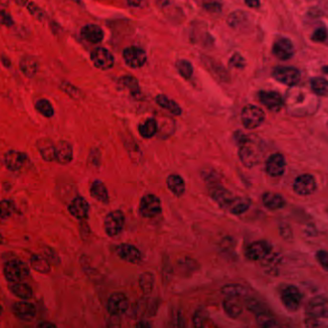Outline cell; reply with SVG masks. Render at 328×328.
<instances>
[{
    "mask_svg": "<svg viewBox=\"0 0 328 328\" xmlns=\"http://www.w3.org/2000/svg\"><path fill=\"white\" fill-rule=\"evenodd\" d=\"M235 140L239 145L238 154L241 162L246 167H254L261 159L262 149L260 143L240 132L235 134Z\"/></svg>",
    "mask_w": 328,
    "mask_h": 328,
    "instance_id": "obj_1",
    "label": "cell"
},
{
    "mask_svg": "<svg viewBox=\"0 0 328 328\" xmlns=\"http://www.w3.org/2000/svg\"><path fill=\"white\" fill-rule=\"evenodd\" d=\"M206 181H207V189L210 198L213 201H216L221 208L227 209L229 203L234 197L233 193L228 190L226 187H224L216 179L212 178L210 174L206 178Z\"/></svg>",
    "mask_w": 328,
    "mask_h": 328,
    "instance_id": "obj_2",
    "label": "cell"
},
{
    "mask_svg": "<svg viewBox=\"0 0 328 328\" xmlns=\"http://www.w3.org/2000/svg\"><path fill=\"white\" fill-rule=\"evenodd\" d=\"M3 273L6 279L13 284L22 282L30 275L28 266L19 259H12L7 261L4 265Z\"/></svg>",
    "mask_w": 328,
    "mask_h": 328,
    "instance_id": "obj_3",
    "label": "cell"
},
{
    "mask_svg": "<svg viewBox=\"0 0 328 328\" xmlns=\"http://www.w3.org/2000/svg\"><path fill=\"white\" fill-rule=\"evenodd\" d=\"M306 103H313L317 104V99H307L305 94L298 93V94H288L286 99L287 107L290 112H296V115H300V113H304V115H308V113H313L316 110V106H311L305 104Z\"/></svg>",
    "mask_w": 328,
    "mask_h": 328,
    "instance_id": "obj_4",
    "label": "cell"
},
{
    "mask_svg": "<svg viewBox=\"0 0 328 328\" xmlns=\"http://www.w3.org/2000/svg\"><path fill=\"white\" fill-rule=\"evenodd\" d=\"M264 112L254 105L245 106L241 113V122L247 130H254L264 122Z\"/></svg>",
    "mask_w": 328,
    "mask_h": 328,
    "instance_id": "obj_5",
    "label": "cell"
},
{
    "mask_svg": "<svg viewBox=\"0 0 328 328\" xmlns=\"http://www.w3.org/2000/svg\"><path fill=\"white\" fill-rule=\"evenodd\" d=\"M125 226V215L121 210L108 213L104 220V228L106 234L115 237L122 233Z\"/></svg>",
    "mask_w": 328,
    "mask_h": 328,
    "instance_id": "obj_6",
    "label": "cell"
},
{
    "mask_svg": "<svg viewBox=\"0 0 328 328\" xmlns=\"http://www.w3.org/2000/svg\"><path fill=\"white\" fill-rule=\"evenodd\" d=\"M272 74L277 82L289 86L296 85L300 80L299 71L292 66H276Z\"/></svg>",
    "mask_w": 328,
    "mask_h": 328,
    "instance_id": "obj_7",
    "label": "cell"
},
{
    "mask_svg": "<svg viewBox=\"0 0 328 328\" xmlns=\"http://www.w3.org/2000/svg\"><path fill=\"white\" fill-rule=\"evenodd\" d=\"M161 211V201L154 194L144 195L139 203V212L145 218H153Z\"/></svg>",
    "mask_w": 328,
    "mask_h": 328,
    "instance_id": "obj_8",
    "label": "cell"
},
{
    "mask_svg": "<svg viewBox=\"0 0 328 328\" xmlns=\"http://www.w3.org/2000/svg\"><path fill=\"white\" fill-rule=\"evenodd\" d=\"M129 299L127 296L123 293H114L107 298L106 308L108 313L113 316L118 317L125 314L129 309Z\"/></svg>",
    "mask_w": 328,
    "mask_h": 328,
    "instance_id": "obj_9",
    "label": "cell"
},
{
    "mask_svg": "<svg viewBox=\"0 0 328 328\" xmlns=\"http://www.w3.org/2000/svg\"><path fill=\"white\" fill-rule=\"evenodd\" d=\"M281 300L283 305L289 311H296L302 300V295L296 286L288 285L281 291Z\"/></svg>",
    "mask_w": 328,
    "mask_h": 328,
    "instance_id": "obj_10",
    "label": "cell"
},
{
    "mask_svg": "<svg viewBox=\"0 0 328 328\" xmlns=\"http://www.w3.org/2000/svg\"><path fill=\"white\" fill-rule=\"evenodd\" d=\"M272 251V246L268 241L260 240L250 244L246 249V257L250 260L257 261L266 258Z\"/></svg>",
    "mask_w": 328,
    "mask_h": 328,
    "instance_id": "obj_11",
    "label": "cell"
},
{
    "mask_svg": "<svg viewBox=\"0 0 328 328\" xmlns=\"http://www.w3.org/2000/svg\"><path fill=\"white\" fill-rule=\"evenodd\" d=\"M123 58L125 63L132 68H139L143 66L147 61L145 51L137 46H130L123 51Z\"/></svg>",
    "mask_w": 328,
    "mask_h": 328,
    "instance_id": "obj_12",
    "label": "cell"
},
{
    "mask_svg": "<svg viewBox=\"0 0 328 328\" xmlns=\"http://www.w3.org/2000/svg\"><path fill=\"white\" fill-rule=\"evenodd\" d=\"M90 58L96 67L102 70L111 69L115 64V58L113 54L103 47L95 48L90 54Z\"/></svg>",
    "mask_w": 328,
    "mask_h": 328,
    "instance_id": "obj_13",
    "label": "cell"
},
{
    "mask_svg": "<svg viewBox=\"0 0 328 328\" xmlns=\"http://www.w3.org/2000/svg\"><path fill=\"white\" fill-rule=\"evenodd\" d=\"M316 187H317V183L315 178L308 174L298 176L293 184L294 191L300 196H307L312 194L316 190Z\"/></svg>",
    "mask_w": 328,
    "mask_h": 328,
    "instance_id": "obj_14",
    "label": "cell"
},
{
    "mask_svg": "<svg viewBox=\"0 0 328 328\" xmlns=\"http://www.w3.org/2000/svg\"><path fill=\"white\" fill-rule=\"evenodd\" d=\"M258 99L262 105L272 112H279L283 106V99L278 92L262 90L258 93Z\"/></svg>",
    "mask_w": 328,
    "mask_h": 328,
    "instance_id": "obj_15",
    "label": "cell"
},
{
    "mask_svg": "<svg viewBox=\"0 0 328 328\" xmlns=\"http://www.w3.org/2000/svg\"><path fill=\"white\" fill-rule=\"evenodd\" d=\"M266 172L271 177H280L285 171V158L281 154H273L266 161Z\"/></svg>",
    "mask_w": 328,
    "mask_h": 328,
    "instance_id": "obj_16",
    "label": "cell"
},
{
    "mask_svg": "<svg viewBox=\"0 0 328 328\" xmlns=\"http://www.w3.org/2000/svg\"><path fill=\"white\" fill-rule=\"evenodd\" d=\"M306 311L311 317L328 318V298L322 296L314 297L309 301Z\"/></svg>",
    "mask_w": 328,
    "mask_h": 328,
    "instance_id": "obj_17",
    "label": "cell"
},
{
    "mask_svg": "<svg viewBox=\"0 0 328 328\" xmlns=\"http://www.w3.org/2000/svg\"><path fill=\"white\" fill-rule=\"evenodd\" d=\"M273 53L277 59L281 61H287L294 56L295 48L290 40L281 38L274 43Z\"/></svg>",
    "mask_w": 328,
    "mask_h": 328,
    "instance_id": "obj_18",
    "label": "cell"
},
{
    "mask_svg": "<svg viewBox=\"0 0 328 328\" xmlns=\"http://www.w3.org/2000/svg\"><path fill=\"white\" fill-rule=\"evenodd\" d=\"M27 160L28 158L26 154L15 150L9 151L4 158L6 167L13 172H17L22 169V167L25 165Z\"/></svg>",
    "mask_w": 328,
    "mask_h": 328,
    "instance_id": "obj_19",
    "label": "cell"
},
{
    "mask_svg": "<svg viewBox=\"0 0 328 328\" xmlns=\"http://www.w3.org/2000/svg\"><path fill=\"white\" fill-rule=\"evenodd\" d=\"M13 314L22 321H30L36 317L37 311L34 304L27 301H19L13 305Z\"/></svg>",
    "mask_w": 328,
    "mask_h": 328,
    "instance_id": "obj_20",
    "label": "cell"
},
{
    "mask_svg": "<svg viewBox=\"0 0 328 328\" xmlns=\"http://www.w3.org/2000/svg\"><path fill=\"white\" fill-rule=\"evenodd\" d=\"M73 159V149L68 141L61 140L56 144L55 160L63 165L70 163Z\"/></svg>",
    "mask_w": 328,
    "mask_h": 328,
    "instance_id": "obj_21",
    "label": "cell"
},
{
    "mask_svg": "<svg viewBox=\"0 0 328 328\" xmlns=\"http://www.w3.org/2000/svg\"><path fill=\"white\" fill-rule=\"evenodd\" d=\"M118 256L128 263L136 264L141 260V253L137 247L131 244H121L117 247Z\"/></svg>",
    "mask_w": 328,
    "mask_h": 328,
    "instance_id": "obj_22",
    "label": "cell"
},
{
    "mask_svg": "<svg viewBox=\"0 0 328 328\" xmlns=\"http://www.w3.org/2000/svg\"><path fill=\"white\" fill-rule=\"evenodd\" d=\"M69 213L79 220L86 219L89 213V204L82 197H77L68 206Z\"/></svg>",
    "mask_w": 328,
    "mask_h": 328,
    "instance_id": "obj_23",
    "label": "cell"
},
{
    "mask_svg": "<svg viewBox=\"0 0 328 328\" xmlns=\"http://www.w3.org/2000/svg\"><path fill=\"white\" fill-rule=\"evenodd\" d=\"M36 145L43 160L47 162H51L55 160L56 145L50 138H39L36 142Z\"/></svg>",
    "mask_w": 328,
    "mask_h": 328,
    "instance_id": "obj_24",
    "label": "cell"
},
{
    "mask_svg": "<svg viewBox=\"0 0 328 328\" xmlns=\"http://www.w3.org/2000/svg\"><path fill=\"white\" fill-rule=\"evenodd\" d=\"M82 38L90 43H101L104 39V32L101 27L95 24H87L81 31Z\"/></svg>",
    "mask_w": 328,
    "mask_h": 328,
    "instance_id": "obj_25",
    "label": "cell"
},
{
    "mask_svg": "<svg viewBox=\"0 0 328 328\" xmlns=\"http://www.w3.org/2000/svg\"><path fill=\"white\" fill-rule=\"evenodd\" d=\"M252 205V201L247 197H233V200L229 203L227 210L233 215H241L249 210Z\"/></svg>",
    "mask_w": 328,
    "mask_h": 328,
    "instance_id": "obj_26",
    "label": "cell"
},
{
    "mask_svg": "<svg viewBox=\"0 0 328 328\" xmlns=\"http://www.w3.org/2000/svg\"><path fill=\"white\" fill-rule=\"evenodd\" d=\"M262 202L265 207L270 210H277L285 205V199L277 193L266 192L262 196Z\"/></svg>",
    "mask_w": 328,
    "mask_h": 328,
    "instance_id": "obj_27",
    "label": "cell"
},
{
    "mask_svg": "<svg viewBox=\"0 0 328 328\" xmlns=\"http://www.w3.org/2000/svg\"><path fill=\"white\" fill-rule=\"evenodd\" d=\"M221 294L228 298H242L249 295V290L241 284H227L221 288Z\"/></svg>",
    "mask_w": 328,
    "mask_h": 328,
    "instance_id": "obj_28",
    "label": "cell"
},
{
    "mask_svg": "<svg viewBox=\"0 0 328 328\" xmlns=\"http://www.w3.org/2000/svg\"><path fill=\"white\" fill-rule=\"evenodd\" d=\"M156 102L159 106H161L164 110H167L172 115L176 117H180L182 113L180 105L176 101L170 99L168 96L159 94L156 97Z\"/></svg>",
    "mask_w": 328,
    "mask_h": 328,
    "instance_id": "obj_29",
    "label": "cell"
},
{
    "mask_svg": "<svg viewBox=\"0 0 328 328\" xmlns=\"http://www.w3.org/2000/svg\"><path fill=\"white\" fill-rule=\"evenodd\" d=\"M90 194L97 201H101L103 203H107L110 201L106 185L101 180H96L92 182L90 186Z\"/></svg>",
    "mask_w": 328,
    "mask_h": 328,
    "instance_id": "obj_30",
    "label": "cell"
},
{
    "mask_svg": "<svg viewBox=\"0 0 328 328\" xmlns=\"http://www.w3.org/2000/svg\"><path fill=\"white\" fill-rule=\"evenodd\" d=\"M139 135L143 138H152L158 132V123L154 118H148L138 126Z\"/></svg>",
    "mask_w": 328,
    "mask_h": 328,
    "instance_id": "obj_31",
    "label": "cell"
},
{
    "mask_svg": "<svg viewBox=\"0 0 328 328\" xmlns=\"http://www.w3.org/2000/svg\"><path fill=\"white\" fill-rule=\"evenodd\" d=\"M30 266L33 270L41 274H48L51 271V264L43 254H33L30 258Z\"/></svg>",
    "mask_w": 328,
    "mask_h": 328,
    "instance_id": "obj_32",
    "label": "cell"
},
{
    "mask_svg": "<svg viewBox=\"0 0 328 328\" xmlns=\"http://www.w3.org/2000/svg\"><path fill=\"white\" fill-rule=\"evenodd\" d=\"M167 187L177 196H181L185 192V182L178 174H172L167 178Z\"/></svg>",
    "mask_w": 328,
    "mask_h": 328,
    "instance_id": "obj_33",
    "label": "cell"
},
{
    "mask_svg": "<svg viewBox=\"0 0 328 328\" xmlns=\"http://www.w3.org/2000/svg\"><path fill=\"white\" fill-rule=\"evenodd\" d=\"M223 309L227 316L232 318H237L242 314V306L235 298H227L223 301Z\"/></svg>",
    "mask_w": 328,
    "mask_h": 328,
    "instance_id": "obj_34",
    "label": "cell"
},
{
    "mask_svg": "<svg viewBox=\"0 0 328 328\" xmlns=\"http://www.w3.org/2000/svg\"><path fill=\"white\" fill-rule=\"evenodd\" d=\"M21 69L26 77L32 78L39 70V63L32 56H26L21 61Z\"/></svg>",
    "mask_w": 328,
    "mask_h": 328,
    "instance_id": "obj_35",
    "label": "cell"
},
{
    "mask_svg": "<svg viewBox=\"0 0 328 328\" xmlns=\"http://www.w3.org/2000/svg\"><path fill=\"white\" fill-rule=\"evenodd\" d=\"M311 88L315 95L328 96V81L321 77L311 80Z\"/></svg>",
    "mask_w": 328,
    "mask_h": 328,
    "instance_id": "obj_36",
    "label": "cell"
},
{
    "mask_svg": "<svg viewBox=\"0 0 328 328\" xmlns=\"http://www.w3.org/2000/svg\"><path fill=\"white\" fill-rule=\"evenodd\" d=\"M11 291L15 296L24 299V300L29 299L33 296L32 288L28 284L22 283V282L14 283L11 286Z\"/></svg>",
    "mask_w": 328,
    "mask_h": 328,
    "instance_id": "obj_37",
    "label": "cell"
},
{
    "mask_svg": "<svg viewBox=\"0 0 328 328\" xmlns=\"http://www.w3.org/2000/svg\"><path fill=\"white\" fill-rule=\"evenodd\" d=\"M138 283H139V287L141 289V291L144 294H149L153 291L154 289V285H155V276L152 273H143L139 275V279H138Z\"/></svg>",
    "mask_w": 328,
    "mask_h": 328,
    "instance_id": "obj_38",
    "label": "cell"
},
{
    "mask_svg": "<svg viewBox=\"0 0 328 328\" xmlns=\"http://www.w3.org/2000/svg\"><path fill=\"white\" fill-rule=\"evenodd\" d=\"M207 320H208L207 311L203 307H200V308L196 309V311L194 312L193 317H192L193 326L195 328H204Z\"/></svg>",
    "mask_w": 328,
    "mask_h": 328,
    "instance_id": "obj_39",
    "label": "cell"
},
{
    "mask_svg": "<svg viewBox=\"0 0 328 328\" xmlns=\"http://www.w3.org/2000/svg\"><path fill=\"white\" fill-rule=\"evenodd\" d=\"M36 108L37 111L46 118H51L54 117L55 112L52 104L47 99H40L36 102Z\"/></svg>",
    "mask_w": 328,
    "mask_h": 328,
    "instance_id": "obj_40",
    "label": "cell"
},
{
    "mask_svg": "<svg viewBox=\"0 0 328 328\" xmlns=\"http://www.w3.org/2000/svg\"><path fill=\"white\" fill-rule=\"evenodd\" d=\"M176 67L178 69V72L180 73L183 78L190 79L193 75V65L189 61L187 60H179L176 64Z\"/></svg>",
    "mask_w": 328,
    "mask_h": 328,
    "instance_id": "obj_41",
    "label": "cell"
},
{
    "mask_svg": "<svg viewBox=\"0 0 328 328\" xmlns=\"http://www.w3.org/2000/svg\"><path fill=\"white\" fill-rule=\"evenodd\" d=\"M15 202L11 200L0 201V219H8L15 212Z\"/></svg>",
    "mask_w": 328,
    "mask_h": 328,
    "instance_id": "obj_42",
    "label": "cell"
},
{
    "mask_svg": "<svg viewBox=\"0 0 328 328\" xmlns=\"http://www.w3.org/2000/svg\"><path fill=\"white\" fill-rule=\"evenodd\" d=\"M245 305H246L248 310H250L251 312H253L255 315L268 310L261 301H259L256 298H253V297L252 298H247L246 301H245Z\"/></svg>",
    "mask_w": 328,
    "mask_h": 328,
    "instance_id": "obj_43",
    "label": "cell"
},
{
    "mask_svg": "<svg viewBox=\"0 0 328 328\" xmlns=\"http://www.w3.org/2000/svg\"><path fill=\"white\" fill-rule=\"evenodd\" d=\"M121 84L123 86H125L126 88H128L130 90V92L133 94V95H137L139 92H140V89H139V85H138V81L134 78V77H131V76H125L123 77L121 80H120Z\"/></svg>",
    "mask_w": 328,
    "mask_h": 328,
    "instance_id": "obj_44",
    "label": "cell"
},
{
    "mask_svg": "<svg viewBox=\"0 0 328 328\" xmlns=\"http://www.w3.org/2000/svg\"><path fill=\"white\" fill-rule=\"evenodd\" d=\"M43 255L51 265H59L60 261H61L58 254L50 247H44L43 248Z\"/></svg>",
    "mask_w": 328,
    "mask_h": 328,
    "instance_id": "obj_45",
    "label": "cell"
},
{
    "mask_svg": "<svg viewBox=\"0 0 328 328\" xmlns=\"http://www.w3.org/2000/svg\"><path fill=\"white\" fill-rule=\"evenodd\" d=\"M61 87L66 94H68V95L74 98V99H79L80 96H81V91L76 86L67 83V82L62 83Z\"/></svg>",
    "mask_w": 328,
    "mask_h": 328,
    "instance_id": "obj_46",
    "label": "cell"
},
{
    "mask_svg": "<svg viewBox=\"0 0 328 328\" xmlns=\"http://www.w3.org/2000/svg\"><path fill=\"white\" fill-rule=\"evenodd\" d=\"M327 39V32L324 28H317L312 35V40L316 43H322Z\"/></svg>",
    "mask_w": 328,
    "mask_h": 328,
    "instance_id": "obj_47",
    "label": "cell"
},
{
    "mask_svg": "<svg viewBox=\"0 0 328 328\" xmlns=\"http://www.w3.org/2000/svg\"><path fill=\"white\" fill-rule=\"evenodd\" d=\"M317 259L319 265L325 270L328 271V253L325 251H318L317 253Z\"/></svg>",
    "mask_w": 328,
    "mask_h": 328,
    "instance_id": "obj_48",
    "label": "cell"
},
{
    "mask_svg": "<svg viewBox=\"0 0 328 328\" xmlns=\"http://www.w3.org/2000/svg\"><path fill=\"white\" fill-rule=\"evenodd\" d=\"M13 23L14 22H13V19L10 16V14L3 9H0V24L9 27L13 25Z\"/></svg>",
    "mask_w": 328,
    "mask_h": 328,
    "instance_id": "obj_49",
    "label": "cell"
},
{
    "mask_svg": "<svg viewBox=\"0 0 328 328\" xmlns=\"http://www.w3.org/2000/svg\"><path fill=\"white\" fill-rule=\"evenodd\" d=\"M230 64H231V65L234 66V67L243 68L244 66H245V60H244L243 57L241 55L235 54L234 56H233V58L231 59Z\"/></svg>",
    "mask_w": 328,
    "mask_h": 328,
    "instance_id": "obj_50",
    "label": "cell"
},
{
    "mask_svg": "<svg viewBox=\"0 0 328 328\" xmlns=\"http://www.w3.org/2000/svg\"><path fill=\"white\" fill-rule=\"evenodd\" d=\"M28 10L29 12L32 14L33 16L38 19V20H42L43 17H44V14H43L42 9H40L37 5H35L34 3H30L28 5Z\"/></svg>",
    "mask_w": 328,
    "mask_h": 328,
    "instance_id": "obj_51",
    "label": "cell"
},
{
    "mask_svg": "<svg viewBox=\"0 0 328 328\" xmlns=\"http://www.w3.org/2000/svg\"><path fill=\"white\" fill-rule=\"evenodd\" d=\"M261 328H281L280 327V325L278 324V322L275 320V318H273V319H271V320H269L268 322H266V323H264L263 325H261L260 326Z\"/></svg>",
    "mask_w": 328,
    "mask_h": 328,
    "instance_id": "obj_52",
    "label": "cell"
},
{
    "mask_svg": "<svg viewBox=\"0 0 328 328\" xmlns=\"http://www.w3.org/2000/svg\"><path fill=\"white\" fill-rule=\"evenodd\" d=\"M245 2L251 8H258L260 6L259 0H245Z\"/></svg>",
    "mask_w": 328,
    "mask_h": 328,
    "instance_id": "obj_53",
    "label": "cell"
},
{
    "mask_svg": "<svg viewBox=\"0 0 328 328\" xmlns=\"http://www.w3.org/2000/svg\"><path fill=\"white\" fill-rule=\"evenodd\" d=\"M36 328H58L52 322L49 321H43L41 323H39Z\"/></svg>",
    "mask_w": 328,
    "mask_h": 328,
    "instance_id": "obj_54",
    "label": "cell"
},
{
    "mask_svg": "<svg viewBox=\"0 0 328 328\" xmlns=\"http://www.w3.org/2000/svg\"><path fill=\"white\" fill-rule=\"evenodd\" d=\"M137 328H152L151 324L146 320H140L137 324Z\"/></svg>",
    "mask_w": 328,
    "mask_h": 328,
    "instance_id": "obj_55",
    "label": "cell"
},
{
    "mask_svg": "<svg viewBox=\"0 0 328 328\" xmlns=\"http://www.w3.org/2000/svg\"><path fill=\"white\" fill-rule=\"evenodd\" d=\"M143 1H145V0H128L129 4H131L133 6H142Z\"/></svg>",
    "mask_w": 328,
    "mask_h": 328,
    "instance_id": "obj_56",
    "label": "cell"
},
{
    "mask_svg": "<svg viewBox=\"0 0 328 328\" xmlns=\"http://www.w3.org/2000/svg\"><path fill=\"white\" fill-rule=\"evenodd\" d=\"M15 2H16L19 6H24V5L28 2V0H15Z\"/></svg>",
    "mask_w": 328,
    "mask_h": 328,
    "instance_id": "obj_57",
    "label": "cell"
},
{
    "mask_svg": "<svg viewBox=\"0 0 328 328\" xmlns=\"http://www.w3.org/2000/svg\"><path fill=\"white\" fill-rule=\"evenodd\" d=\"M8 1H9V0H0V2H1V3H3V4H6V3H8Z\"/></svg>",
    "mask_w": 328,
    "mask_h": 328,
    "instance_id": "obj_58",
    "label": "cell"
},
{
    "mask_svg": "<svg viewBox=\"0 0 328 328\" xmlns=\"http://www.w3.org/2000/svg\"><path fill=\"white\" fill-rule=\"evenodd\" d=\"M2 311H3V309H2V306H1V305H0V315H1V314H2Z\"/></svg>",
    "mask_w": 328,
    "mask_h": 328,
    "instance_id": "obj_59",
    "label": "cell"
}]
</instances>
